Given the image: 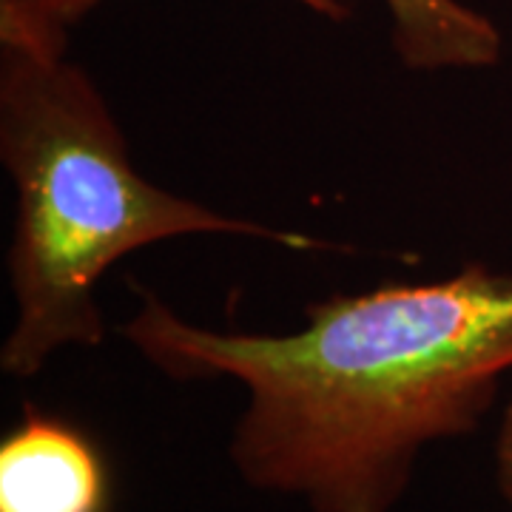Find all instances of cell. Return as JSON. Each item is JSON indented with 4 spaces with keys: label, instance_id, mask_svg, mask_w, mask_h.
<instances>
[{
    "label": "cell",
    "instance_id": "obj_1",
    "mask_svg": "<svg viewBox=\"0 0 512 512\" xmlns=\"http://www.w3.org/2000/svg\"><path fill=\"white\" fill-rule=\"evenodd\" d=\"M123 339L174 382L245 390L228 458L248 490L308 512H396L433 447L470 439L512 373V274L333 293L285 333L185 319L154 291Z\"/></svg>",
    "mask_w": 512,
    "mask_h": 512
},
{
    "label": "cell",
    "instance_id": "obj_5",
    "mask_svg": "<svg viewBox=\"0 0 512 512\" xmlns=\"http://www.w3.org/2000/svg\"><path fill=\"white\" fill-rule=\"evenodd\" d=\"M100 0H0V43L66 55L72 29ZM328 20H345L350 0H296Z\"/></svg>",
    "mask_w": 512,
    "mask_h": 512
},
{
    "label": "cell",
    "instance_id": "obj_4",
    "mask_svg": "<svg viewBox=\"0 0 512 512\" xmlns=\"http://www.w3.org/2000/svg\"><path fill=\"white\" fill-rule=\"evenodd\" d=\"M390 43L407 72H476L501 60V32L461 0H382Z\"/></svg>",
    "mask_w": 512,
    "mask_h": 512
},
{
    "label": "cell",
    "instance_id": "obj_6",
    "mask_svg": "<svg viewBox=\"0 0 512 512\" xmlns=\"http://www.w3.org/2000/svg\"><path fill=\"white\" fill-rule=\"evenodd\" d=\"M493 478L498 495L512 507V399L504 404L495 427Z\"/></svg>",
    "mask_w": 512,
    "mask_h": 512
},
{
    "label": "cell",
    "instance_id": "obj_3",
    "mask_svg": "<svg viewBox=\"0 0 512 512\" xmlns=\"http://www.w3.org/2000/svg\"><path fill=\"white\" fill-rule=\"evenodd\" d=\"M100 444L72 419L23 404L0 439V512H111Z\"/></svg>",
    "mask_w": 512,
    "mask_h": 512
},
{
    "label": "cell",
    "instance_id": "obj_2",
    "mask_svg": "<svg viewBox=\"0 0 512 512\" xmlns=\"http://www.w3.org/2000/svg\"><path fill=\"white\" fill-rule=\"evenodd\" d=\"M0 165L15 188L6 251L15 319L0 370L18 382L40 376L63 350L103 345L100 282L148 245L242 237L302 254L333 248L151 183L109 100L69 55L0 43Z\"/></svg>",
    "mask_w": 512,
    "mask_h": 512
}]
</instances>
